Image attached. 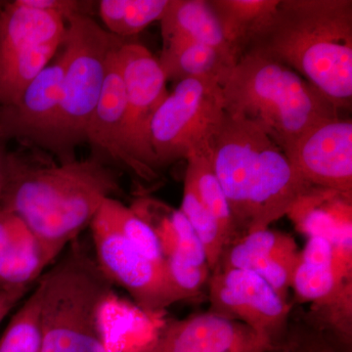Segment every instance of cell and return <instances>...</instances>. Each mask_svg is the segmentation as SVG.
<instances>
[{
  "instance_id": "1",
  "label": "cell",
  "mask_w": 352,
  "mask_h": 352,
  "mask_svg": "<svg viewBox=\"0 0 352 352\" xmlns=\"http://www.w3.org/2000/svg\"><path fill=\"white\" fill-rule=\"evenodd\" d=\"M122 193L117 171L94 156L48 166L4 157L0 208L27 224L52 261L90 226L106 199Z\"/></svg>"
},
{
  "instance_id": "2",
  "label": "cell",
  "mask_w": 352,
  "mask_h": 352,
  "mask_svg": "<svg viewBox=\"0 0 352 352\" xmlns=\"http://www.w3.org/2000/svg\"><path fill=\"white\" fill-rule=\"evenodd\" d=\"M245 52L286 65L336 108L351 110V0H280Z\"/></svg>"
},
{
  "instance_id": "3",
  "label": "cell",
  "mask_w": 352,
  "mask_h": 352,
  "mask_svg": "<svg viewBox=\"0 0 352 352\" xmlns=\"http://www.w3.org/2000/svg\"><path fill=\"white\" fill-rule=\"evenodd\" d=\"M226 113L256 124L288 155L315 124L340 110L286 65L245 52L221 87Z\"/></svg>"
},
{
  "instance_id": "4",
  "label": "cell",
  "mask_w": 352,
  "mask_h": 352,
  "mask_svg": "<svg viewBox=\"0 0 352 352\" xmlns=\"http://www.w3.org/2000/svg\"><path fill=\"white\" fill-rule=\"evenodd\" d=\"M38 283L41 352H108L100 318L113 283L76 239Z\"/></svg>"
},
{
  "instance_id": "5",
  "label": "cell",
  "mask_w": 352,
  "mask_h": 352,
  "mask_svg": "<svg viewBox=\"0 0 352 352\" xmlns=\"http://www.w3.org/2000/svg\"><path fill=\"white\" fill-rule=\"evenodd\" d=\"M126 41L90 16L76 15L66 21L61 44L66 62L61 97L41 144L59 157L61 163L76 160V148L87 142L88 124L100 100L109 60Z\"/></svg>"
},
{
  "instance_id": "6",
  "label": "cell",
  "mask_w": 352,
  "mask_h": 352,
  "mask_svg": "<svg viewBox=\"0 0 352 352\" xmlns=\"http://www.w3.org/2000/svg\"><path fill=\"white\" fill-rule=\"evenodd\" d=\"M224 112L219 83L206 80L176 82L150 124L157 168L205 152Z\"/></svg>"
},
{
  "instance_id": "7",
  "label": "cell",
  "mask_w": 352,
  "mask_h": 352,
  "mask_svg": "<svg viewBox=\"0 0 352 352\" xmlns=\"http://www.w3.org/2000/svg\"><path fill=\"white\" fill-rule=\"evenodd\" d=\"M268 138L256 124L224 112L208 139L206 155L228 201L238 238L247 233L250 192Z\"/></svg>"
},
{
  "instance_id": "8",
  "label": "cell",
  "mask_w": 352,
  "mask_h": 352,
  "mask_svg": "<svg viewBox=\"0 0 352 352\" xmlns=\"http://www.w3.org/2000/svg\"><path fill=\"white\" fill-rule=\"evenodd\" d=\"M126 92V135L132 157L150 175L159 177L150 142L153 116L168 91L159 60L143 44L126 41L118 51Z\"/></svg>"
},
{
  "instance_id": "9",
  "label": "cell",
  "mask_w": 352,
  "mask_h": 352,
  "mask_svg": "<svg viewBox=\"0 0 352 352\" xmlns=\"http://www.w3.org/2000/svg\"><path fill=\"white\" fill-rule=\"evenodd\" d=\"M89 226L101 270L126 289L143 314L156 316L175 303L163 265L148 258L98 214Z\"/></svg>"
},
{
  "instance_id": "10",
  "label": "cell",
  "mask_w": 352,
  "mask_h": 352,
  "mask_svg": "<svg viewBox=\"0 0 352 352\" xmlns=\"http://www.w3.org/2000/svg\"><path fill=\"white\" fill-rule=\"evenodd\" d=\"M210 311L275 338L284 330L291 307L252 271L217 267L208 280Z\"/></svg>"
},
{
  "instance_id": "11",
  "label": "cell",
  "mask_w": 352,
  "mask_h": 352,
  "mask_svg": "<svg viewBox=\"0 0 352 352\" xmlns=\"http://www.w3.org/2000/svg\"><path fill=\"white\" fill-rule=\"evenodd\" d=\"M310 185L352 196V120L340 116L308 129L287 155Z\"/></svg>"
},
{
  "instance_id": "12",
  "label": "cell",
  "mask_w": 352,
  "mask_h": 352,
  "mask_svg": "<svg viewBox=\"0 0 352 352\" xmlns=\"http://www.w3.org/2000/svg\"><path fill=\"white\" fill-rule=\"evenodd\" d=\"M273 340L210 311L166 323L141 352H270Z\"/></svg>"
},
{
  "instance_id": "13",
  "label": "cell",
  "mask_w": 352,
  "mask_h": 352,
  "mask_svg": "<svg viewBox=\"0 0 352 352\" xmlns=\"http://www.w3.org/2000/svg\"><path fill=\"white\" fill-rule=\"evenodd\" d=\"M311 187L284 152L268 138L259 153L250 192L247 233L270 228L271 223L288 214Z\"/></svg>"
},
{
  "instance_id": "14",
  "label": "cell",
  "mask_w": 352,
  "mask_h": 352,
  "mask_svg": "<svg viewBox=\"0 0 352 352\" xmlns=\"http://www.w3.org/2000/svg\"><path fill=\"white\" fill-rule=\"evenodd\" d=\"M109 60L107 76L100 100L89 120L87 142L94 150V157L103 163H113L131 171L140 179H157L136 163L129 150L126 135V92L118 60V51Z\"/></svg>"
},
{
  "instance_id": "15",
  "label": "cell",
  "mask_w": 352,
  "mask_h": 352,
  "mask_svg": "<svg viewBox=\"0 0 352 352\" xmlns=\"http://www.w3.org/2000/svg\"><path fill=\"white\" fill-rule=\"evenodd\" d=\"M298 258L300 251L291 235L265 228L245 234L227 245L217 267L252 271L288 302Z\"/></svg>"
},
{
  "instance_id": "16",
  "label": "cell",
  "mask_w": 352,
  "mask_h": 352,
  "mask_svg": "<svg viewBox=\"0 0 352 352\" xmlns=\"http://www.w3.org/2000/svg\"><path fill=\"white\" fill-rule=\"evenodd\" d=\"M65 63L62 52L25 88L15 103L0 108V138L41 146L59 105Z\"/></svg>"
},
{
  "instance_id": "17",
  "label": "cell",
  "mask_w": 352,
  "mask_h": 352,
  "mask_svg": "<svg viewBox=\"0 0 352 352\" xmlns=\"http://www.w3.org/2000/svg\"><path fill=\"white\" fill-rule=\"evenodd\" d=\"M52 263L27 224L0 208V289L31 288Z\"/></svg>"
},
{
  "instance_id": "18",
  "label": "cell",
  "mask_w": 352,
  "mask_h": 352,
  "mask_svg": "<svg viewBox=\"0 0 352 352\" xmlns=\"http://www.w3.org/2000/svg\"><path fill=\"white\" fill-rule=\"evenodd\" d=\"M65 32L66 22L56 14L6 1L0 9V71L34 46L62 43Z\"/></svg>"
},
{
  "instance_id": "19",
  "label": "cell",
  "mask_w": 352,
  "mask_h": 352,
  "mask_svg": "<svg viewBox=\"0 0 352 352\" xmlns=\"http://www.w3.org/2000/svg\"><path fill=\"white\" fill-rule=\"evenodd\" d=\"M351 208V196L312 186L287 215L307 238H325L335 244L352 232Z\"/></svg>"
},
{
  "instance_id": "20",
  "label": "cell",
  "mask_w": 352,
  "mask_h": 352,
  "mask_svg": "<svg viewBox=\"0 0 352 352\" xmlns=\"http://www.w3.org/2000/svg\"><path fill=\"white\" fill-rule=\"evenodd\" d=\"M164 45L177 41H192L212 46L237 63L208 0H170L161 21Z\"/></svg>"
},
{
  "instance_id": "21",
  "label": "cell",
  "mask_w": 352,
  "mask_h": 352,
  "mask_svg": "<svg viewBox=\"0 0 352 352\" xmlns=\"http://www.w3.org/2000/svg\"><path fill=\"white\" fill-rule=\"evenodd\" d=\"M159 63L166 80H206L224 85L236 61L212 46L192 41L164 44Z\"/></svg>"
},
{
  "instance_id": "22",
  "label": "cell",
  "mask_w": 352,
  "mask_h": 352,
  "mask_svg": "<svg viewBox=\"0 0 352 352\" xmlns=\"http://www.w3.org/2000/svg\"><path fill=\"white\" fill-rule=\"evenodd\" d=\"M129 208L152 229L164 258L173 252H180L196 263H208L198 236L179 208L176 210L164 201L145 196L134 200Z\"/></svg>"
},
{
  "instance_id": "23",
  "label": "cell",
  "mask_w": 352,
  "mask_h": 352,
  "mask_svg": "<svg viewBox=\"0 0 352 352\" xmlns=\"http://www.w3.org/2000/svg\"><path fill=\"white\" fill-rule=\"evenodd\" d=\"M291 288L298 298L311 302L321 316L352 302V274L340 272L335 264L303 263L298 258Z\"/></svg>"
},
{
  "instance_id": "24",
  "label": "cell",
  "mask_w": 352,
  "mask_h": 352,
  "mask_svg": "<svg viewBox=\"0 0 352 352\" xmlns=\"http://www.w3.org/2000/svg\"><path fill=\"white\" fill-rule=\"evenodd\" d=\"M280 0H208L224 38L238 59L263 31Z\"/></svg>"
},
{
  "instance_id": "25",
  "label": "cell",
  "mask_w": 352,
  "mask_h": 352,
  "mask_svg": "<svg viewBox=\"0 0 352 352\" xmlns=\"http://www.w3.org/2000/svg\"><path fill=\"white\" fill-rule=\"evenodd\" d=\"M170 0H101L98 13L106 30L118 38L138 36L148 25L161 21Z\"/></svg>"
},
{
  "instance_id": "26",
  "label": "cell",
  "mask_w": 352,
  "mask_h": 352,
  "mask_svg": "<svg viewBox=\"0 0 352 352\" xmlns=\"http://www.w3.org/2000/svg\"><path fill=\"white\" fill-rule=\"evenodd\" d=\"M186 161L185 177L188 178L203 205L219 222L227 244H230L238 238L237 228L228 201L212 170L206 151L194 155Z\"/></svg>"
},
{
  "instance_id": "27",
  "label": "cell",
  "mask_w": 352,
  "mask_h": 352,
  "mask_svg": "<svg viewBox=\"0 0 352 352\" xmlns=\"http://www.w3.org/2000/svg\"><path fill=\"white\" fill-rule=\"evenodd\" d=\"M41 289L38 282L18 311L13 315L0 339V352H41Z\"/></svg>"
},
{
  "instance_id": "28",
  "label": "cell",
  "mask_w": 352,
  "mask_h": 352,
  "mask_svg": "<svg viewBox=\"0 0 352 352\" xmlns=\"http://www.w3.org/2000/svg\"><path fill=\"white\" fill-rule=\"evenodd\" d=\"M179 210L198 236L212 272L219 265L228 244L219 222L203 205L187 177H184L182 208Z\"/></svg>"
},
{
  "instance_id": "29",
  "label": "cell",
  "mask_w": 352,
  "mask_h": 352,
  "mask_svg": "<svg viewBox=\"0 0 352 352\" xmlns=\"http://www.w3.org/2000/svg\"><path fill=\"white\" fill-rule=\"evenodd\" d=\"M97 214L148 258L164 265V254L156 235L131 208L118 199L108 198L103 201Z\"/></svg>"
},
{
  "instance_id": "30",
  "label": "cell",
  "mask_w": 352,
  "mask_h": 352,
  "mask_svg": "<svg viewBox=\"0 0 352 352\" xmlns=\"http://www.w3.org/2000/svg\"><path fill=\"white\" fill-rule=\"evenodd\" d=\"M164 274L173 302L200 295L208 284L212 270L207 263H199L173 252L164 258Z\"/></svg>"
},
{
  "instance_id": "31",
  "label": "cell",
  "mask_w": 352,
  "mask_h": 352,
  "mask_svg": "<svg viewBox=\"0 0 352 352\" xmlns=\"http://www.w3.org/2000/svg\"><path fill=\"white\" fill-rule=\"evenodd\" d=\"M23 6L36 10L56 14L66 22L76 15L89 16L90 8L97 2L80 0H20Z\"/></svg>"
},
{
  "instance_id": "32",
  "label": "cell",
  "mask_w": 352,
  "mask_h": 352,
  "mask_svg": "<svg viewBox=\"0 0 352 352\" xmlns=\"http://www.w3.org/2000/svg\"><path fill=\"white\" fill-rule=\"evenodd\" d=\"M300 261L320 265H332L335 261L333 243L325 238H307V244L300 252Z\"/></svg>"
},
{
  "instance_id": "33",
  "label": "cell",
  "mask_w": 352,
  "mask_h": 352,
  "mask_svg": "<svg viewBox=\"0 0 352 352\" xmlns=\"http://www.w3.org/2000/svg\"><path fill=\"white\" fill-rule=\"evenodd\" d=\"M30 288L0 289V323L22 300Z\"/></svg>"
},
{
  "instance_id": "34",
  "label": "cell",
  "mask_w": 352,
  "mask_h": 352,
  "mask_svg": "<svg viewBox=\"0 0 352 352\" xmlns=\"http://www.w3.org/2000/svg\"><path fill=\"white\" fill-rule=\"evenodd\" d=\"M4 186V157L0 153V200H1L2 192Z\"/></svg>"
},
{
  "instance_id": "35",
  "label": "cell",
  "mask_w": 352,
  "mask_h": 352,
  "mask_svg": "<svg viewBox=\"0 0 352 352\" xmlns=\"http://www.w3.org/2000/svg\"><path fill=\"white\" fill-rule=\"evenodd\" d=\"M4 3H6V1H0V9H1V7L3 6Z\"/></svg>"
}]
</instances>
